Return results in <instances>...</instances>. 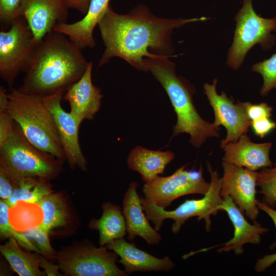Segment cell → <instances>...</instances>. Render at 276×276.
<instances>
[{"label":"cell","instance_id":"9c48e42d","mask_svg":"<svg viewBox=\"0 0 276 276\" xmlns=\"http://www.w3.org/2000/svg\"><path fill=\"white\" fill-rule=\"evenodd\" d=\"M37 44L22 16L12 22L9 30H1L0 76L10 90L20 72L27 70Z\"/></svg>","mask_w":276,"mask_h":276},{"label":"cell","instance_id":"9a60e30c","mask_svg":"<svg viewBox=\"0 0 276 276\" xmlns=\"http://www.w3.org/2000/svg\"><path fill=\"white\" fill-rule=\"evenodd\" d=\"M219 209L227 213L233 225L234 229L233 237L225 243L193 252V254L218 246L220 247L216 251L219 253L233 250L236 255L242 254L244 250L243 245L247 243L259 244L262 235L269 231L268 228L262 226L257 221L254 222V224L249 223L230 196L223 198L222 203L219 206Z\"/></svg>","mask_w":276,"mask_h":276},{"label":"cell","instance_id":"e0dca14e","mask_svg":"<svg viewBox=\"0 0 276 276\" xmlns=\"http://www.w3.org/2000/svg\"><path fill=\"white\" fill-rule=\"evenodd\" d=\"M106 246L120 257L118 261L123 265L127 274L136 271H168L175 266L169 257H155L137 248L134 243L127 242L124 238L115 239Z\"/></svg>","mask_w":276,"mask_h":276},{"label":"cell","instance_id":"83f0119b","mask_svg":"<svg viewBox=\"0 0 276 276\" xmlns=\"http://www.w3.org/2000/svg\"><path fill=\"white\" fill-rule=\"evenodd\" d=\"M21 232L34 247L36 252L46 258H54L56 252L50 244L49 232L40 224Z\"/></svg>","mask_w":276,"mask_h":276},{"label":"cell","instance_id":"8992f818","mask_svg":"<svg viewBox=\"0 0 276 276\" xmlns=\"http://www.w3.org/2000/svg\"><path fill=\"white\" fill-rule=\"evenodd\" d=\"M211 182L209 189L204 196L199 199H186L184 202L173 211H166L154 203L141 197L143 209L149 220L154 224V229L157 232L162 227L164 221L171 219L174 221L171 231L177 234L186 220L193 217H198V220L203 219L205 223V229H211L210 217L215 215L219 211V206L222 204L223 198L220 195L222 179L218 172L213 170L210 163H206Z\"/></svg>","mask_w":276,"mask_h":276},{"label":"cell","instance_id":"44dd1931","mask_svg":"<svg viewBox=\"0 0 276 276\" xmlns=\"http://www.w3.org/2000/svg\"><path fill=\"white\" fill-rule=\"evenodd\" d=\"M174 156L169 150H152L137 146L129 153L127 164L129 169L139 172L143 181L147 182L163 174L165 167Z\"/></svg>","mask_w":276,"mask_h":276},{"label":"cell","instance_id":"5bb4252c","mask_svg":"<svg viewBox=\"0 0 276 276\" xmlns=\"http://www.w3.org/2000/svg\"><path fill=\"white\" fill-rule=\"evenodd\" d=\"M68 9L65 0H22L21 15L38 43L56 25L66 22Z\"/></svg>","mask_w":276,"mask_h":276},{"label":"cell","instance_id":"cb8c5ba5","mask_svg":"<svg viewBox=\"0 0 276 276\" xmlns=\"http://www.w3.org/2000/svg\"><path fill=\"white\" fill-rule=\"evenodd\" d=\"M11 196L7 200L11 208L20 202L37 203L45 196L52 193L48 180L37 177H26L15 182Z\"/></svg>","mask_w":276,"mask_h":276},{"label":"cell","instance_id":"8fae6325","mask_svg":"<svg viewBox=\"0 0 276 276\" xmlns=\"http://www.w3.org/2000/svg\"><path fill=\"white\" fill-rule=\"evenodd\" d=\"M220 195L230 196L243 214L254 222L259 214L256 198L258 172L222 160Z\"/></svg>","mask_w":276,"mask_h":276},{"label":"cell","instance_id":"ffe728a7","mask_svg":"<svg viewBox=\"0 0 276 276\" xmlns=\"http://www.w3.org/2000/svg\"><path fill=\"white\" fill-rule=\"evenodd\" d=\"M110 0H90L88 11L84 17L75 22L59 24L53 31L67 36L81 50L94 48L96 45L93 33L109 6Z\"/></svg>","mask_w":276,"mask_h":276},{"label":"cell","instance_id":"d6986e66","mask_svg":"<svg viewBox=\"0 0 276 276\" xmlns=\"http://www.w3.org/2000/svg\"><path fill=\"white\" fill-rule=\"evenodd\" d=\"M272 144L270 142H252L247 133L242 134L235 142H230L223 148L222 160L251 171L271 167L269 152Z\"/></svg>","mask_w":276,"mask_h":276},{"label":"cell","instance_id":"d4e9b609","mask_svg":"<svg viewBox=\"0 0 276 276\" xmlns=\"http://www.w3.org/2000/svg\"><path fill=\"white\" fill-rule=\"evenodd\" d=\"M42 212L41 224L49 233L55 228L64 226L68 217L67 206L59 193H51L37 203Z\"/></svg>","mask_w":276,"mask_h":276},{"label":"cell","instance_id":"277c9868","mask_svg":"<svg viewBox=\"0 0 276 276\" xmlns=\"http://www.w3.org/2000/svg\"><path fill=\"white\" fill-rule=\"evenodd\" d=\"M7 98V111L26 138L38 149L65 160L53 118L42 98L13 88Z\"/></svg>","mask_w":276,"mask_h":276},{"label":"cell","instance_id":"ba28073f","mask_svg":"<svg viewBox=\"0 0 276 276\" xmlns=\"http://www.w3.org/2000/svg\"><path fill=\"white\" fill-rule=\"evenodd\" d=\"M118 256L106 246L90 243L72 245L56 252L60 270L70 276H125L117 265Z\"/></svg>","mask_w":276,"mask_h":276},{"label":"cell","instance_id":"4fadbf2b","mask_svg":"<svg viewBox=\"0 0 276 276\" xmlns=\"http://www.w3.org/2000/svg\"><path fill=\"white\" fill-rule=\"evenodd\" d=\"M64 92L59 91L42 97V100L53 118L66 160L71 168L86 170L87 161L79 141L80 125L70 112L61 106Z\"/></svg>","mask_w":276,"mask_h":276},{"label":"cell","instance_id":"4316f807","mask_svg":"<svg viewBox=\"0 0 276 276\" xmlns=\"http://www.w3.org/2000/svg\"><path fill=\"white\" fill-rule=\"evenodd\" d=\"M10 206L6 200H0V235L2 239L13 237L19 245L29 250L36 251L30 241L21 232L17 231L11 223L10 219Z\"/></svg>","mask_w":276,"mask_h":276},{"label":"cell","instance_id":"7a4b0ae2","mask_svg":"<svg viewBox=\"0 0 276 276\" xmlns=\"http://www.w3.org/2000/svg\"><path fill=\"white\" fill-rule=\"evenodd\" d=\"M81 50L65 35L50 33L37 44L18 90L41 97L65 93L88 67Z\"/></svg>","mask_w":276,"mask_h":276},{"label":"cell","instance_id":"8d00e7d4","mask_svg":"<svg viewBox=\"0 0 276 276\" xmlns=\"http://www.w3.org/2000/svg\"><path fill=\"white\" fill-rule=\"evenodd\" d=\"M257 205L259 209L266 213L271 219L276 228V210L259 200L257 201ZM276 247V240L269 246L270 250H272Z\"/></svg>","mask_w":276,"mask_h":276},{"label":"cell","instance_id":"30bf717a","mask_svg":"<svg viewBox=\"0 0 276 276\" xmlns=\"http://www.w3.org/2000/svg\"><path fill=\"white\" fill-rule=\"evenodd\" d=\"M187 166H181L169 176H158L145 182L143 187L144 198L165 209L180 197L189 194L204 195L209 189L210 182L204 179L201 166L197 171L186 170Z\"/></svg>","mask_w":276,"mask_h":276},{"label":"cell","instance_id":"7402d4cb","mask_svg":"<svg viewBox=\"0 0 276 276\" xmlns=\"http://www.w3.org/2000/svg\"><path fill=\"white\" fill-rule=\"evenodd\" d=\"M20 246L12 237L9 238L8 242L0 246V251L12 269L20 276L45 275V272L40 269L43 258L40 254L26 252Z\"/></svg>","mask_w":276,"mask_h":276},{"label":"cell","instance_id":"f546056e","mask_svg":"<svg viewBox=\"0 0 276 276\" xmlns=\"http://www.w3.org/2000/svg\"><path fill=\"white\" fill-rule=\"evenodd\" d=\"M22 0H0L1 22L10 25L21 15Z\"/></svg>","mask_w":276,"mask_h":276},{"label":"cell","instance_id":"f1b7e54d","mask_svg":"<svg viewBox=\"0 0 276 276\" xmlns=\"http://www.w3.org/2000/svg\"><path fill=\"white\" fill-rule=\"evenodd\" d=\"M251 69L263 77L261 95L266 96L272 89H276V53L267 59L255 63Z\"/></svg>","mask_w":276,"mask_h":276},{"label":"cell","instance_id":"4dcf8cb0","mask_svg":"<svg viewBox=\"0 0 276 276\" xmlns=\"http://www.w3.org/2000/svg\"><path fill=\"white\" fill-rule=\"evenodd\" d=\"M241 103L251 122L261 118H270L272 115V108L266 103L260 104H252L249 102Z\"/></svg>","mask_w":276,"mask_h":276},{"label":"cell","instance_id":"7c38bea8","mask_svg":"<svg viewBox=\"0 0 276 276\" xmlns=\"http://www.w3.org/2000/svg\"><path fill=\"white\" fill-rule=\"evenodd\" d=\"M217 80L215 79L212 84L206 83L203 89L214 111L213 123L218 128L220 125L223 126L226 130V135L220 143V147L223 148L228 143L237 141L242 134L247 133L251 121L241 102L235 103L224 91L221 95L217 93Z\"/></svg>","mask_w":276,"mask_h":276},{"label":"cell","instance_id":"e575fe53","mask_svg":"<svg viewBox=\"0 0 276 276\" xmlns=\"http://www.w3.org/2000/svg\"><path fill=\"white\" fill-rule=\"evenodd\" d=\"M275 262L276 252L264 255L262 258L257 260L255 264V270L257 272H262Z\"/></svg>","mask_w":276,"mask_h":276},{"label":"cell","instance_id":"d6a6232c","mask_svg":"<svg viewBox=\"0 0 276 276\" xmlns=\"http://www.w3.org/2000/svg\"><path fill=\"white\" fill-rule=\"evenodd\" d=\"M251 127L255 135L263 138L276 128V124L270 118H264L252 121Z\"/></svg>","mask_w":276,"mask_h":276},{"label":"cell","instance_id":"74e56055","mask_svg":"<svg viewBox=\"0 0 276 276\" xmlns=\"http://www.w3.org/2000/svg\"><path fill=\"white\" fill-rule=\"evenodd\" d=\"M40 267L43 268L46 275L48 276L61 275L59 271L60 268L58 265L50 262L44 257L41 261Z\"/></svg>","mask_w":276,"mask_h":276},{"label":"cell","instance_id":"ac0fdd59","mask_svg":"<svg viewBox=\"0 0 276 276\" xmlns=\"http://www.w3.org/2000/svg\"><path fill=\"white\" fill-rule=\"evenodd\" d=\"M138 185L131 182L123 200V213L125 218L127 239L133 241L136 236L144 239L151 245L158 244L162 236L150 225L136 191Z\"/></svg>","mask_w":276,"mask_h":276},{"label":"cell","instance_id":"3957f363","mask_svg":"<svg viewBox=\"0 0 276 276\" xmlns=\"http://www.w3.org/2000/svg\"><path fill=\"white\" fill-rule=\"evenodd\" d=\"M171 57L155 55L147 58V68L165 90L176 114L173 136L189 134L191 145L199 148L208 138L219 136V128L199 115L193 101L194 88L185 79L176 75L175 63L169 59Z\"/></svg>","mask_w":276,"mask_h":276},{"label":"cell","instance_id":"484cf974","mask_svg":"<svg viewBox=\"0 0 276 276\" xmlns=\"http://www.w3.org/2000/svg\"><path fill=\"white\" fill-rule=\"evenodd\" d=\"M257 185L259 193L262 195V201L269 206H276V162L273 167L264 168L258 172Z\"/></svg>","mask_w":276,"mask_h":276},{"label":"cell","instance_id":"52a82bcc","mask_svg":"<svg viewBox=\"0 0 276 276\" xmlns=\"http://www.w3.org/2000/svg\"><path fill=\"white\" fill-rule=\"evenodd\" d=\"M252 0H243L242 7L235 19L236 27L232 44L229 49L227 63L233 69H238L247 53L255 44L264 50L274 45L276 18H265L258 15L254 9Z\"/></svg>","mask_w":276,"mask_h":276},{"label":"cell","instance_id":"2e32d148","mask_svg":"<svg viewBox=\"0 0 276 276\" xmlns=\"http://www.w3.org/2000/svg\"><path fill=\"white\" fill-rule=\"evenodd\" d=\"M93 66L89 62L83 76L65 91L62 98L68 102L70 112L80 125L83 120H93L101 106L103 95L93 83Z\"/></svg>","mask_w":276,"mask_h":276},{"label":"cell","instance_id":"1f68e13d","mask_svg":"<svg viewBox=\"0 0 276 276\" xmlns=\"http://www.w3.org/2000/svg\"><path fill=\"white\" fill-rule=\"evenodd\" d=\"M15 182L7 171L0 166V197L8 200L12 195Z\"/></svg>","mask_w":276,"mask_h":276},{"label":"cell","instance_id":"603a6c76","mask_svg":"<svg viewBox=\"0 0 276 276\" xmlns=\"http://www.w3.org/2000/svg\"><path fill=\"white\" fill-rule=\"evenodd\" d=\"M102 207L101 218L91 221L89 226L98 231L99 244L104 246L115 239L124 238L127 231L125 218L119 206L106 202Z\"/></svg>","mask_w":276,"mask_h":276},{"label":"cell","instance_id":"836d02e7","mask_svg":"<svg viewBox=\"0 0 276 276\" xmlns=\"http://www.w3.org/2000/svg\"><path fill=\"white\" fill-rule=\"evenodd\" d=\"M14 121L7 111H0V145L10 136L13 130Z\"/></svg>","mask_w":276,"mask_h":276},{"label":"cell","instance_id":"6da1fadb","mask_svg":"<svg viewBox=\"0 0 276 276\" xmlns=\"http://www.w3.org/2000/svg\"><path fill=\"white\" fill-rule=\"evenodd\" d=\"M207 17L167 18L157 17L145 6L140 5L129 13L120 14L109 6L99 21L105 50L98 67L113 57H119L136 69L148 72L146 59L155 55L172 57L173 30Z\"/></svg>","mask_w":276,"mask_h":276},{"label":"cell","instance_id":"d590c367","mask_svg":"<svg viewBox=\"0 0 276 276\" xmlns=\"http://www.w3.org/2000/svg\"><path fill=\"white\" fill-rule=\"evenodd\" d=\"M69 9L78 11L85 15L88 11L90 0H65Z\"/></svg>","mask_w":276,"mask_h":276},{"label":"cell","instance_id":"5b68a950","mask_svg":"<svg viewBox=\"0 0 276 276\" xmlns=\"http://www.w3.org/2000/svg\"><path fill=\"white\" fill-rule=\"evenodd\" d=\"M62 163L33 145L15 122L10 136L0 145V166L15 182L26 177L53 179L61 171Z\"/></svg>","mask_w":276,"mask_h":276}]
</instances>
